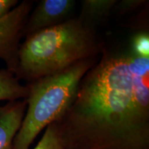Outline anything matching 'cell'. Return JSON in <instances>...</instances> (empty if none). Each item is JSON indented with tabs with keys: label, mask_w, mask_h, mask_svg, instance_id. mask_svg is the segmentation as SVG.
Listing matches in <instances>:
<instances>
[{
	"label": "cell",
	"mask_w": 149,
	"mask_h": 149,
	"mask_svg": "<svg viewBox=\"0 0 149 149\" xmlns=\"http://www.w3.org/2000/svg\"><path fill=\"white\" fill-rule=\"evenodd\" d=\"M55 123L65 149H148L149 57L103 47Z\"/></svg>",
	"instance_id": "1"
},
{
	"label": "cell",
	"mask_w": 149,
	"mask_h": 149,
	"mask_svg": "<svg viewBox=\"0 0 149 149\" xmlns=\"http://www.w3.org/2000/svg\"><path fill=\"white\" fill-rule=\"evenodd\" d=\"M103 47L92 26L70 18L25 37L19 47L15 75L30 83L97 57Z\"/></svg>",
	"instance_id": "2"
},
{
	"label": "cell",
	"mask_w": 149,
	"mask_h": 149,
	"mask_svg": "<svg viewBox=\"0 0 149 149\" xmlns=\"http://www.w3.org/2000/svg\"><path fill=\"white\" fill-rule=\"evenodd\" d=\"M98 57L81 61L57 73L27 83V107L13 149H29L43 129L64 114L85 74Z\"/></svg>",
	"instance_id": "3"
},
{
	"label": "cell",
	"mask_w": 149,
	"mask_h": 149,
	"mask_svg": "<svg viewBox=\"0 0 149 149\" xmlns=\"http://www.w3.org/2000/svg\"><path fill=\"white\" fill-rule=\"evenodd\" d=\"M33 7V1H23L0 19V59L5 62L6 69L15 74L20 40Z\"/></svg>",
	"instance_id": "4"
},
{
	"label": "cell",
	"mask_w": 149,
	"mask_h": 149,
	"mask_svg": "<svg viewBox=\"0 0 149 149\" xmlns=\"http://www.w3.org/2000/svg\"><path fill=\"white\" fill-rule=\"evenodd\" d=\"M75 4L74 0L40 1L29 15L24 28L23 37L69 19Z\"/></svg>",
	"instance_id": "5"
},
{
	"label": "cell",
	"mask_w": 149,
	"mask_h": 149,
	"mask_svg": "<svg viewBox=\"0 0 149 149\" xmlns=\"http://www.w3.org/2000/svg\"><path fill=\"white\" fill-rule=\"evenodd\" d=\"M26 99L0 107V149H13V141L26 111Z\"/></svg>",
	"instance_id": "6"
},
{
	"label": "cell",
	"mask_w": 149,
	"mask_h": 149,
	"mask_svg": "<svg viewBox=\"0 0 149 149\" xmlns=\"http://www.w3.org/2000/svg\"><path fill=\"white\" fill-rule=\"evenodd\" d=\"M27 86L22 84L16 75L0 67V101L13 102L26 99Z\"/></svg>",
	"instance_id": "7"
},
{
	"label": "cell",
	"mask_w": 149,
	"mask_h": 149,
	"mask_svg": "<svg viewBox=\"0 0 149 149\" xmlns=\"http://www.w3.org/2000/svg\"><path fill=\"white\" fill-rule=\"evenodd\" d=\"M117 2V0H83L79 18L91 26V22L102 21L107 17Z\"/></svg>",
	"instance_id": "8"
},
{
	"label": "cell",
	"mask_w": 149,
	"mask_h": 149,
	"mask_svg": "<svg viewBox=\"0 0 149 149\" xmlns=\"http://www.w3.org/2000/svg\"><path fill=\"white\" fill-rule=\"evenodd\" d=\"M33 149H65L58 128L55 122L46 127L42 139Z\"/></svg>",
	"instance_id": "9"
},
{
	"label": "cell",
	"mask_w": 149,
	"mask_h": 149,
	"mask_svg": "<svg viewBox=\"0 0 149 149\" xmlns=\"http://www.w3.org/2000/svg\"><path fill=\"white\" fill-rule=\"evenodd\" d=\"M130 49L134 55L149 57V35L148 31L139 32L134 35L130 44Z\"/></svg>",
	"instance_id": "10"
},
{
	"label": "cell",
	"mask_w": 149,
	"mask_h": 149,
	"mask_svg": "<svg viewBox=\"0 0 149 149\" xmlns=\"http://www.w3.org/2000/svg\"><path fill=\"white\" fill-rule=\"evenodd\" d=\"M146 0H122L118 1L115 4L114 8L117 14H126L128 13L135 10L136 9L141 8L148 3Z\"/></svg>",
	"instance_id": "11"
},
{
	"label": "cell",
	"mask_w": 149,
	"mask_h": 149,
	"mask_svg": "<svg viewBox=\"0 0 149 149\" xmlns=\"http://www.w3.org/2000/svg\"><path fill=\"white\" fill-rule=\"evenodd\" d=\"M18 2L17 0H0V19L12 10Z\"/></svg>",
	"instance_id": "12"
}]
</instances>
